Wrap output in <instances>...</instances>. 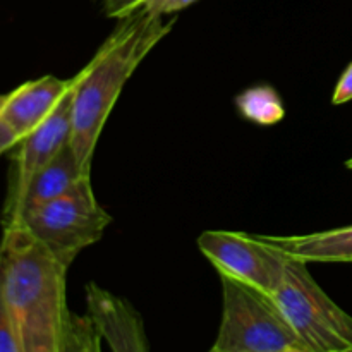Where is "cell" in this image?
<instances>
[{"label": "cell", "instance_id": "3957f363", "mask_svg": "<svg viewBox=\"0 0 352 352\" xmlns=\"http://www.w3.org/2000/svg\"><path fill=\"white\" fill-rule=\"evenodd\" d=\"M222 282V318L212 352H306L274 296L237 278Z\"/></svg>", "mask_w": 352, "mask_h": 352}, {"label": "cell", "instance_id": "277c9868", "mask_svg": "<svg viewBox=\"0 0 352 352\" xmlns=\"http://www.w3.org/2000/svg\"><path fill=\"white\" fill-rule=\"evenodd\" d=\"M272 296L306 352H352V316L320 287L306 261L289 256Z\"/></svg>", "mask_w": 352, "mask_h": 352}, {"label": "cell", "instance_id": "4fadbf2b", "mask_svg": "<svg viewBox=\"0 0 352 352\" xmlns=\"http://www.w3.org/2000/svg\"><path fill=\"white\" fill-rule=\"evenodd\" d=\"M0 352H23L19 339H17L12 313L3 294L2 275H0Z\"/></svg>", "mask_w": 352, "mask_h": 352}, {"label": "cell", "instance_id": "5bb4252c", "mask_svg": "<svg viewBox=\"0 0 352 352\" xmlns=\"http://www.w3.org/2000/svg\"><path fill=\"white\" fill-rule=\"evenodd\" d=\"M195 2L198 0H143L140 9L151 16H167V14L179 12Z\"/></svg>", "mask_w": 352, "mask_h": 352}, {"label": "cell", "instance_id": "30bf717a", "mask_svg": "<svg viewBox=\"0 0 352 352\" xmlns=\"http://www.w3.org/2000/svg\"><path fill=\"white\" fill-rule=\"evenodd\" d=\"M88 177H91V175L82 174L71 144H65L58 151L57 157L52 162H48L31 179V182L28 184L26 191H24L23 198L19 199L16 208H14V212L3 217V226L17 222L26 210L43 205V203L52 201L55 198H60L64 195H69L76 188H79L81 182Z\"/></svg>", "mask_w": 352, "mask_h": 352}, {"label": "cell", "instance_id": "8992f818", "mask_svg": "<svg viewBox=\"0 0 352 352\" xmlns=\"http://www.w3.org/2000/svg\"><path fill=\"white\" fill-rule=\"evenodd\" d=\"M198 248L217 274L274 294L284 278L289 256L260 236L232 230H205Z\"/></svg>", "mask_w": 352, "mask_h": 352}, {"label": "cell", "instance_id": "ba28073f", "mask_svg": "<svg viewBox=\"0 0 352 352\" xmlns=\"http://www.w3.org/2000/svg\"><path fill=\"white\" fill-rule=\"evenodd\" d=\"M86 315L96 333L110 351L146 352L150 349L143 318L127 299L89 282L86 285Z\"/></svg>", "mask_w": 352, "mask_h": 352}, {"label": "cell", "instance_id": "52a82bcc", "mask_svg": "<svg viewBox=\"0 0 352 352\" xmlns=\"http://www.w3.org/2000/svg\"><path fill=\"white\" fill-rule=\"evenodd\" d=\"M72 131V86L57 109L17 143L12 181L3 217L14 212L31 179L69 144Z\"/></svg>", "mask_w": 352, "mask_h": 352}, {"label": "cell", "instance_id": "ac0fdd59", "mask_svg": "<svg viewBox=\"0 0 352 352\" xmlns=\"http://www.w3.org/2000/svg\"><path fill=\"white\" fill-rule=\"evenodd\" d=\"M346 167H347V168H352V158H351V160L346 162Z\"/></svg>", "mask_w": 352, "mask_h": 352}, {"label": "cell", "instance_id": "8fae6325", "mask_svg": "<svg viewBox=\"0 0 352 352\" xmlns=\"http://www.w3.org/2000/svg\"><path fill=\"white\" fill-rule=\"evenodd\" d=\"M287 256L306 263H352V226L305 236H260Z\"/></svg>", "mask_w": 352, "mask_h": 352}, {"label": "cell", "instance_id": "5b68a950", "mask_svg": "<svg viewBox=\"0 0 352 352\" xmlns=\"http://www.w3.org/2000/svg\"><path fill=\"white\" fill-rule=\"evenodd\" d=\"M17 222L71 267L82 250L102 239L112 217L96 201L88 177L69 195L26 210Z\"/></svg>", "mask_w": 352, "mask_h": 352}, {"label": "cell", "instance_id": "e0dca14e", "mask_svg": "<svg viewBox=\"0 0 352 352\" xmlns=\"http://www.w3.org/2000/svg\"><path fill=\"white\" fill-rule=\"evenodd\" d=\"M19 141H21L19 136H17V134L14 133V131L10 129L2 119H0V155L6 153V151L10 150V148L17 146Z\"/></svg>", "mask_w": 352, "mask_h": 352}, {"label": "cell", "instance_id": "d6986e66", "mask_svg": "<svg viewBox=\"0 0 352 352\" xmlns=\"http://www.w3.org/2000/svg\"><path fill=\"white\" fill-rule=\"evenodd\" d=\"M0 265H2V246H0Z\"/></svg>", "mask_w": 352, "mask_h": 352}, {"label": "cell", "instance_id": "9a60e30c", "mask_svg": "<svg viewBox=\"0 0 352 352\" xmlns=\"http://www.w3.org/2000/svg\"><path fill=\"white\" fill-rule=\"evenodd\" d=\"M96 2L102 6L107 17L119 21L140 9L143 0H96Z\"/></svg>", "mask_w": 352, "mask_h": 352}, {"label": "cell", "instance_id": "7a4b0ae2", "mask_svg": "<svg viewBox=\"0 0 352 352\" xmlns=\"http://www.w3.org/2000/svg\"><path fill=\"white\" fill-rule=\"evenodd\" d=\"M175 19L138 9L119 19L91 60L72 78L71 144L82 174L91 175L96 144L120 91L138 65L167 36Z\"/></svg>", "mask_w": 352, "mask_h": 352}, {"label": "cell", "instance_id": "7c38bea8", "mask_svg": "<svg viewBox=\"0 0 352 352\" xmlns=\"http://www.w3.org/2000/svg\"><path fill=\"white\" fill-rule=\"evenodd\" d=\"M236 103L244 119L261 126L280 122L285 116V109L277 91L270 86H254L244 89L236 98Z\"/></svg>", "mask_w": 352, "mask_h": 352}, {"label": "cell", "instance_id": "2e32d148", "mask_svg": "<svg viewBox=\"0 0 352 352\" xmlns=\"http://www.w3.org/2000/svg\"><path fill=\"white\" fill-rule=\"evenodd\" d=\"M352 100V62L349 67L342 72L339 82L336 86V91H333V105H342Z\"/></svg>", "mask_w": 352, "mask_h": 352}, {"label": "cell", "instance_id": "9c48e42d", "mask_svg": "<svg viewBox=\"0 0 352 352\" xmlns=\"http://www.w3.org/2000/svg\"><path fill=\"white\" fill-rule=\"evenodd\" d=\"M71 79L43 76L33 79L9 95H0V119L23 140L36 126H40L67 95Z\"/></svg>", "mask_w": 352, "mask_h": 352}, {"label": "cell", "instance_id": "6da1fadb", "mask_svg": "<svg viewBox=\"0 0 352 352\" xmlns=\"http://www.w3.org/2000/svg\"><path fill=\"white\" fill-rule=\"evenodd\" d=\"M67 270L23 223L3 226L0 275L23 352L102 349L89 316L69 309Z\"/></svg>", "mask_w": 352, "mask_h": 352}]
</instances>
